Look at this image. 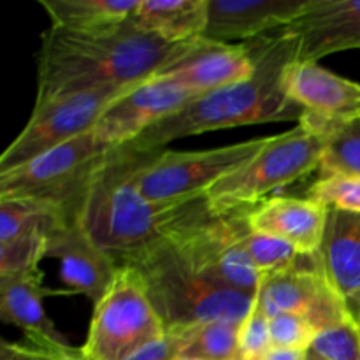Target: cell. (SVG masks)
<instances>
[{"label": "cell", "instance_id": "1", "mask_svg": "<svg viewBox=\"0 0 360 360\" xmlns=\"http://www.w3.org/2000/svg\"><path fill=\"white\" fill-rule=\"evenodd\" d=\"M153 153L130 144L112 150L91 179L77 214L91 241L120 266L217 217L206 197L178 202L146 199L137 186V172Z\"/></svg>", "mask_w": 360, "mask_h": 360}, {"label": "cell", "instance_id": "2", "mask_svg": "<svg viewBox=\"0 0 360 360\" xmlns=\"http://www.w3.org/2000/svg\"><path fill=\"white\" fill-rule=\"evenodd\" d=\"M197 39L164 41L132 18L102 32L51 27L42 35L35 104L95 88L136 86L186 55Z\"/></svg>", "mask_w": 360, "mask_h": 360}, {"label": "cell", "instance_id": "3", "mask_svg": "<svg viewBox=\"0 0 360 360\" xmlns=\"http://www.w3.org/2000/svg\"><path fill=\"white\" fill-rule=\"evenodd\" d=\"M255 60L252 77L231 86L197 95L169 118L130 143L139 151H160L188 136L259 123L301 120L302 109L288 97L285 74L299 56V41L287 28L248 44Z\"/></svg>", "mask_w": 360, "mask_h": 360}, {"label": "cell", "instance_id": "4", "mask_svg": "<svg viewBox=\"0 0 360 360\" xmlns=\"http://www.w3.org/2000/svg\"><path fill=\"white\" fill-rule=\"evenodd\" d=\"M146 283L148 295L165 329L232 322L243 326L255 299L197 273L176 245L165 241L132 262Z\"/></svg>", "mask_w": 360, "mask_h": 360}, {"label": "cell", "instance_id": "5", "mask_svg": "<svg viewBox=\"0 0 360 360\" xmlns=\"http://www.w3.org/2000/svg\"><path fill=\"white\" fill-rule=\"evenodd\" d=\"M330 136L297 122V127L280 136L267 137L255 157L225 176L206 192L213 214L245 211L267 193L292 185L320 167Z\"/></svg>", "mask_w": 360, "mask_h": 360}, {"label": "cell", "instance_id": "6", "mask_svg": "<svg viewBox=\"0 0 360 360\" xmlns=\"http://www.w3.org/2000/svg\"><path fill=\"white\" fill-rule=\"evenodd\" d=\"M112 150L116 148L102 143L94 129L13 171L0 172V199L39 200L76 220L91 179Z\"/></svg>", "mask_w": 360, "mask_h": 360}, {"label": "cell", "instance_id": "7", "mask_svg": "<svg viewBox=\"0 0 360 360\" xmlns=\"http://www.w3.org/2000/svg\"><path fill=\"white\" fill-rule=\"evenodd\" d=\"M164 334L143 274L132 264H122L109 290L94 306L81 354L86 360H123Z\"/></svg>", "mask_w": 360, "mask_h": 360}, {"label": "cell", "instance_id": "8", "mask_svg": "<svg viewBox=\"0 0 360 360\" xmlns=\"http://www.w3.org/2000/svg\"><path fill=\"white\" fill-rule=\"evenodd\" d=\"M266 141L267 137L250 139L206 151H155L137 172V186L153 202L200 199L255 157Z\"/></svg>", "mask_w": 360, "mask_h": 360}, {"label": "cell", "instance_id": "9", "mask_svg": "<svg viewBox=\"0 0 360 360\" xmlns=\"http://www.w3.org/2000/svg\"><path fill=\"white\" fill-rule=\"evenodd\" d=\"M130 88L134 86L95 88L35 104L25 129L0 157V172L13 171L53 148L91 132L109 105Z\"/></svg>", "mask_w": 360, "mask_h": 360}, {"label": "cell", "instance_id": "10", "mask_svg": "<svg viewBox=\"0 0 360 360\" xmlns=\"http://www.w3.org/2000/svg\"><path fill=\"white\" fill-rule=\"evenodd\" d=\"M248 211L213 217L206 224L176 236L172 243L202 276L255 299L262 274L241 245Z\"/></svg>", "mask_w": 360, "mask_h": 360}, {"label": "cell", "instance_id": "11", "mask_svg": "<svg viewBox=\"0 0 360 360\" xmlns=\"http://www.w3.org/2000/svg\"><path fill=\"white\" fill-rule=\"evenodd\" d=\"M255 306L266 316L294 313L316 330H326L352 320L347 306L320 267L319 253L308 264L280 273L262 274Z\"/></svg>", "mask_w": 360, "mask_h": 360}, {"label": "cell", "instance_id": "12", "mask_svg": "<svg viewBox=\"0 0 360 360\" xmlns=\"http://www.w3.org/2000/svg\"><path fill=\"white\" fill-rule=\"evenodd\" d=\"M287 94L299 108V122L333 137L340 127L360 118V83L341 77L319 62L295 60L285 74Z\"/></svg>", "mask_w": 360, "mask_h": 360}, {"label": "cell", "instance_id": "13", "mask_svg": "<svg viewBox=\"0 0 360 360\" xmlns=\"http://www.w3.org/2000/svg\"><path fill=\"white\" fill-rule=\"evenodd\" d=\"M197 94L165 76H153L116 98L102 115L95 134L111 148H122L192 102Z\"/></svg>", "mask_w": 360, "mask_h": 360}, {"label": "cell", "instance_id": "14", "mask_svg": "<svg viewBox=\"0 0 360 360\" xmlns=\"http://www.w3.org/2000/svg\"><path fill=\"white\" fill-rule=\"evenodd\" d=\"M46 257L60 260L63 283L70 292L86 295L94 306L104 297L120 269V264L91 241L77 218L49 236Z\"/></svg>", "mask_w": 360, "mask_h": 360}, {"label": "cell", "instance_id": "15", "mask_svg": "<svg viewBox=\"0 0 360 360\" xmlns=\"http://www.w3.org/2000/svg\"><path fill=\"white\" fill-rule=\"evenodd\" d=\"M253 70L255 60L248 44H224L199 37L186 55L155 76H165L179 86L202 95L246 81Z\"/></svg>", "mask_w": 360, "mask_h": 360}, {"label": "cell", "instance_id": "16", "mask_svg": "<svg viewBox=\"0 0 360 360\" xmlns=\"http://www.w3.org/2000/svg\"><path fill=\"white\" fill-rule=\"evenodd\" d=\"M313 0H210L202 37L232 44L290 27Z\"/></svg>", "mask_w": 360, "mask_h": 360}, {"label": "cell", "instance_id": "17", "mask_svg": "<svg viewBox=\"0 0 360 360\" xmlns=\"http://www.w3.org/2000/svg\"><path fill=\"white\" fill-rule=\"evenodd\" d=\"M287 30L297 37L301 62L360 49V0H313Z\"/></svg>", "mask_w": 360, "mask_h": 360}, {"label": "cell", "instance_id": "18", "mask_svg": "<svg viewBox=\"0 0 360 360\" xmlns=\"http://www.w3.org/2000/svg\"><path fill=\"white\" fill-rule=\"evenodd\" d=\"M327 281L347 306L352 319H360V213L329 207L326 234L319 250Z\"/></svg>", "mask_w": 360, "mask_h": 360}, {"label": "cell", "instance_id": "19", "mask_svg": "<svg viewBox=\"0 0 360 360\" xmlns=\"http://www.w3.org/2000/svg\"><path fill=\"white\" fill-rule=\"evenodd\" d=\"M39 269L0 276V316L4 323L16 326L25 341L37 347H69L67 338L51 322L44 309V297L55 292L42 285Z\"/></svg>", "mask_w": 360, "mask_h": 360}, {"label": "cell", "instance_id": "20", "mask_svg": "<svg viewBox=\"0 0 360 360\" xmlns=\"http://www.w3.org/2000/svg\"><path fill=\"white\" fill-rule=\"evenodd\" d=\"M329 207L311 199L273 197L248 211L250 231L262 232L290 243L299 252L315 255L322 246Z\"/></svg>", "mask_w": 360, "mask_h": 360}, {"label": "cell", "instance_id": "21", "mask_svg": "<svg viewBox=\"0 0 360 360\" xmlns=\"http://www.w3.org/2000/svg\"><path fill=\"white\" fill-rule=\"evenodd\" d=\"M210 0H141L132 21L141 30L169 42L202 37Z\"/></svg>", "mask_w": 360, "mask_h": 360}, {"label": "cell", "instance_id": "22", "mask_svg": "<svg viewBox=\"0 0 360 360\" xmlns=\"http://www.w3.org/2000/svg\"><path fill=\"white\" fill-rule=\"evenodd\" d=\"M141 0H41L51 27L70 32H102L134 16Z\"/></svg>", "mask_w": 360, "mask_h": 360}, {"label": "cell", "instance_id": "23", "mask_svg": "<svg viewBox=\"0 0 360 360\" xmlns=\"http://www.w3.org/2000/svg\"><path fill=\"white\" fill-rule=\"evenodd\" d=\"M65 221L70 218L49 204L30 199H0V245L35 232L51 236Z\"/></svg>", "mask_w": 360, "mask_h": 360}, {"label": "cell", "instance_id": "24", "mask_svg": "<svg viewBox=\"0 0 360 360\" xmlns=\"http://www.w3.org/2000/svg\"><path fill=\"white\" fill-rule=\"evenodd\" d=\"M241 245L253 266L260 271V274L294 269L302 264L311 262L316 257V253L315 255L302 253L283 239L262 234V232H253L250 231V227H246L243 232Z\"/></svg>", "mask_w": 360, "mask_h": 360}, {"label": "cell", "instance_id": "25", "mask_svg": "<svg viewBox=\"0 0 360 360\" xmlns=\"http://www.w3.org/2000/svg\"><path fill=\"white\" fill-rule=\"evenodd\" d=\"M241 326L232 322H210L195 329L181 357L202 360H236Z\"/></svg>", "mask_w": 360, "mask_h": 360}, {"label": "cell", "instance_id": "26", "mask_svg": "<svg viewBox=\"0 0 360 360\" xmlns=\"http://www.w3.org/2000/svg\"><path fill=\"white\" fill-rule=\"evenodd\" d=\"M319 171L320 174L345 172L360 176V118L340 127L333 134Z\"/></svg>", "mask_w": 360, "mask_h": 360}, {"label": "cell", "instance_id": "27", "mask_svg": "<svg viewBox=\"0 0 360 360\" xmlns=\"http://www.w3.org/2000/svg\"><path fill=\"white\" fill-rule=\"evenodd\" d=\"M308 199L326 207L360 213V176L345 172L320 174L309 188Z\"/></svg>", "mask_w": 360, "mask_h": 360}, {"label": "cell", "instance_id": "28", "mask_svg": "<svg viewBox=\"0 0 360 360\" xmlns=\"http://www.w3.org/2000/svg\"><path fill=\"white\" fill-rule=\"evenodd\" d=\"M49 234L21 236L14 241L0 245V276L39 269V264L48 252Z\"/></svg>", "mask_w": 360, "mask_h": 360}, {"label": "cell", "instance_id": "29", "mask_svg": "<svg viewBox=\"0 0 360 360\" xmlns=\"http://www.w3.org/2000/svg\"><path fill=\"white\" fill-rule=\"evenodd\" d=\"M309 352L323 360H360V329L357 320H347L330 329L320 330Z\"/></svg>", "mask_w": 360, "mask_h": 360}, {"label": "cell", "instance_id": "30", "mask_svg": "<svg viewBox=\"0 0 360 360\" xmlns=\"http://www.w3.org/2000/svg\"><path fill=\"white\" fill-rule=\"evenodd\" d=\"M271 345L283 350L308 352L319 330L302 316L294 313H280L269 319Z\"/></svg>", "mask_w": 360, "mask_h": 360}, {"label": "cell", "instance_id": "31", "mask_svg": "<svg viewBox=\"0 0 360 360\" xmlns=\"http://www.w3.org/2000/svg\"><path fill=\"white\" fill-rule=\"evenodd\" d=\"M271 350L273 345H271L269 316L264 315L253 304L252 313L241 326L236 360H264Z\"/></svg>", "mask_w": 360, "mask_h": 360}, {"label": "cell", "instance_id": "32", "mask_svg": "<svg viewBox=\"0 0 360 360\" xmlns=\"http://www.w3.org/2000/svg\"><path fill=\"white\" fill-rule=\"evenodd\" d=\"M197 327L199 326L165 329V334L160 340L146 345L123 360H178L185 352V348L188 347Z\"/></svg>", "mask_w": 360, "mask_h": 360}, {"label": "cell", "instance_id": "33", "mask_svg": "<svg viewBox=\"0 0 360 360\" xmlns=\"http://www.w3.org/2000/svg\"><path fill=\"white\" fill-rule=\"evenodd\" d=\"M0 360H86L81 348L74 347H37L28 341L9 343L2 341Z\"/></svg>", "mask_w": 360, "mask_h": 360}, {"label": "cell", "instance_id": "34", "mask_svg": "<svg viewBox=\"0 0 360 360\" xmlns=\"http://www.w3.org/2000/svg\"><path fill=\"white\" fill-rule=\"evenodd\" d=\"M264 360H306V352L273 348Z\"/></svg>", "mask_w": 360, "mask_h": 360}, {"label": "cell", "instance_id": "35", "mask_svg": "<svg viewBox=\"0 0 360 360\" xmlns=\"http://www.w3.org/2000/svg\"><path fill=\"white\" fill-rule=\"evenodd\" d=\"M306 360H323V359H320L319 355H315L313 354V352H306Z\"/></svg>", "mask_w": 360, "mask_h": 360}, {"label": "cell", "instance_id": "36", "mask_svg": "<svg viewBox=\"0 0 360 360\" xmlns=\"http://www.w3.org/2000/svg\"><path fill=\"white\" fill-rule=\"evenodd\" d=\"M178 360H202V359H185V357H179Z\"/></svg>", "mask_w": 360, "mask_h": 360}, {"label": "cell", "instance_id": "37", "mask_svg": "<svg viewBox=\"0 0 360 360\" xmlns=\"http://www.w3.org/2000/svg\"><path fill=\"white\" fill-rule=\"evenodd\" d=\"M357 326H359V329H360V319L357 320Z\"/></svg>", "mask_w": 360, "mask_h": 360}]
</instances>
